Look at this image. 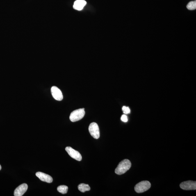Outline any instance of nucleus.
<instances>
[{
    "instance_id": "nucleus-1",
    "label": "nucleus",
    "mask_w": 196,
    "mask_h": 196,
    "mask_svg": "<svg viewBox=\"0 0 196 196\" xmlns=\"http://www.w3.org/2000/svg\"><path fill=\"white\" fill-rule=\"evenodd\" d=\"M131 161L128 159H125L121 161L115 169V172L119 175H122L129 170L131 167Z\"/></svg>"
},
{
    "instance_id": "nucleus-3",
    "label": "nucleus",
    "mask_w": 196,
    "mask_h": 196,
    "mask_svg": "<svg viewBox=\"0 0 196 196\" xmlns=\"http://www.w3.org/2000/svg\"><path fill=\"white\" fill-rule=\"evenodd\" d=\"M150 182L148 181H142L135 185L134 188L135 191L137 193H142L147 191L151 187Z\"/></svg>"
},
{
    "instance_id": "nucleus-10",
    "label": "nucleus",
    "mask_w": 196,
    "mask_h": 196,
    "mask_svg": "<svg viewBox=\"0 0 196 196\" xmlns=\"http://www.w3.org/2000/svg\"><path fill=\"white\" fill-rule=\"evenodd\" d=\"M86 4L87 2L84 0H77L74 2L73 8L75 10L81 11Z\"/></svg>"
},
{
    "instance_id": "nucleus-7",
    "label": "nucleus",
    "mask_w": 196,
    "mask_h": 196,
    "mask_svg": "<svg viewBox=\"0 0 196 196\" xmlns=\"http://www.w3.org/2000/svg\"><path fill=\"white\" fill-rule=\"evenodd\" d=\"M51 92L53 97L56 100L62 101L63 99V95L62 92L58 87L53 86L51 89Z\"/></svg>"
},
{
    "instance_id": "nucleus-14",
    "label": "nucleus",
    "mask_w": 196,
    "mask_h": 196,
    "mask_svg": "<svg viewBox=\"0 0 196 196\" xmlns=\"http://www.w3.org/2000/svg\"><path fill=\"white\" fill-rule=\"evenodd\" d=\"M122 110L123 113L125 114H128L130 113L131 110L129 107L125 106H124L122 108Z\"/></svg>"
},
{
    "instance_id": "nucleus-12",
    "label": "nucleus",
    "mask_w": 196,
    "mask_h": 196,
    "mask_svg": "<svg viewBox=\"0 0 196 196\" xmlns=\"http://www.w3.org/2000/svg\"><path fill=\"white\" fill-rule=\"evenodd\" d=\"M68 189V187L67 186H65V185H61V186L58 187V188H57V190L60 193L65 194L67 193Z\"/></svg>"
},
{
    "instance_id": "nucleus-8",
    "label": "nucleus",
    "mask_w": 196,
    "mask_h": 196,
    "mask_svg": "<svg viewBox=\"0 0 196 196\" xmlns=\"http://www.w3.org/2000/svg\"><path fill=\"white\" fill-rule=\"evenodd\" d=\"M28 188V185L26 183H24L20 185L15 189L14 192L15 196H22L25 193Z\"/></svg>"
},
{
    "instance_id": "nucleus-15",
    "label": "nucleus",
    "mask_w": 196,
    "mask_h": 196,
    "mask_svg": "<svg viewBox=\"0 0 196 196\" xmlns=\"http://www.w3.org/2000/svg\"><path fill=\"white\" fill-rule=\"evenodd\" d=\"M121 120L122 122H126L128 121V119L127 116L125 115H122L121 117Z\"/></svg>"
},
{
    "instance_id": "nucleus-6",
    "label": "nucleus",
    "mask_w": 196,
    "mask_h": 196,
    "mask_svg": "<svg viewBox=\"0 0 196 196\" xmlns=\"http://www.w3.org/2000/svg\"><path fill=\"white\" fill-rule=\"evenodd\" d=\"M180 187L183 190H195L196 181H189L184 182L181 183Z\"/></svg>"
},
{
    "instance_id": "nucleus-5",
    "label": "nucleus",
    "mask_w": 196,
    "mask_h": 196,
    "mask_svg": "<svg viewBox=\"0 0 196 196\" xmlns=\"http://www.w3.org/2000/svg\"><path fill=\"white\" fill-rule=\"evenodd\" d=\"M65 150L68 153L69 156L74 159L78 161H81L82 157L81 155L78 151L75 150L71 147H67Z\"/></svg>"
},
{
    "instance_id": "nucleus-9",
    "label": "nucleus",
    "mask_w": 196,
    "mask_h": 196,
    "mask_svg": "<svg viewBox=\"0 0 196 196\" xmlns=\"http://www.w3.org/2000/svg\"><path fill=\"white\" fill-rule=\"evenodd\" d=\"M36 175L39 179L42 181L48 183H51L52 182L53 179L51 176L49 175L44 173L43 172H38L36 173Z\"/></svg>"
},
{
    "instance_id": "nucleus-2",
    "label": "nucleus",
    "mask_w": 196,
    "mask_h": 196,
    "mask_svg": "<svg viewBox=\"0 0 196 196\" xmlns=\"http://www.w3.org/2000/svg\"><path fill=\"white\" fill-rule=\"evenodd\" d=\"M85 115L84 108L79 109L71 113L69 119L72 122H77L82 119Z\"/></svg>"
},
{
    "instance_id": "nucleus-11",
    "label": "nucleus",
    "mask_w": 196,
    "mask_h": 196,
    "mask_svg": "<svg viewBox=\"0 0 196 196\" xmlns=\"http://www.w3.org/2000/svg\"><path fill=\"white\" fill-rule=\"evenodd\" d=\"M78 190L82 192H84L86 191L90 190V188L89 185L85 184L84 183H81L78 186Z\"/></svg>"
},
{
    "instance_id": "nucleus-4",
    "label": "nucleus",
    "mask_w": 196,
    "mask_h": 196,
    "mask_svg": "<svg viewBox=\"0 0 196 196\" xmlns=\"http://www.w3.org/2000/svg\"><path fill=\"white\" fill-rule=\"evenodd\" d=\"M89 131L91 136L96 139H98L100 136V133L99 126L95 122H92L89 126Z\"/></svg>"
},
{
    "instance_id": "nucleus-16",
    "label": "nucleus",
    "mask_w": 196,
    "mask_h": 196,
    "mask_svg": "<svg viewBox=\"0 0 196 196\" xmlns=\"http://www.w3.org/2000/svg\"><path fill=\"white\" fill-rule=\"evenodd\" d=\"M1 169H2V167H1V165H0V170H1Z\"/></svg>"
},
{
    "instance_id": "nucleus-13",
    "label": "nucleus",
    "mask_w": 196,
    "mask_h": 196,
    "mask_svg": "<svg viewBox=\"0 0 196 196\" xmlns=\"http://www.w3.org/2000/svg\"><path fill=\"white\" fill-rule=\"evenodd\" d=\"M188 9L192 10H195L196 8V1L190 2L187 6Z\"/></svg>"
}]
</instances>
